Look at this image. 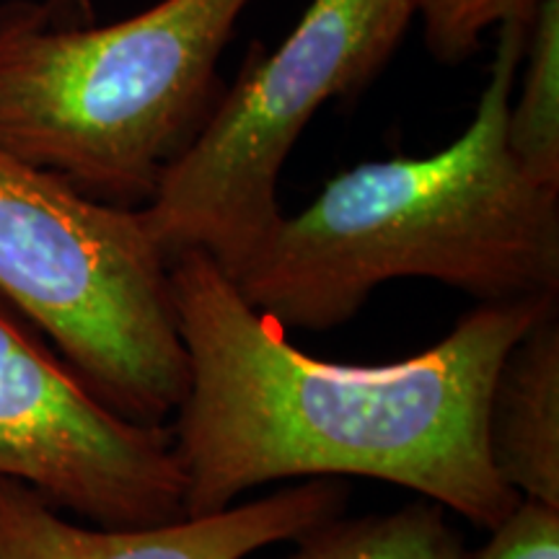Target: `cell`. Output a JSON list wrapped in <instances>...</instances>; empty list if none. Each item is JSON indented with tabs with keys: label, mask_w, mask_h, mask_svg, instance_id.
Returning a JSON list of instances; mask_svg holds the SVG:
<instances>
[{
	"label": "cell",
	"mask_w": 559,
	"mask_h": 559,
	"mask_svg": "<svg viewBox=\"0 0 559 559\" xmlns=\"http://www.w3.org/2000/svg\"><path fill=\"white\" fill-rule=\"evenodd\" d=\"M169 280L190 373L171 430L187 519L319 477L407 487L487 531L521 502L489 456V391L559 296L479 304L412 358L345 366L290 345L205 251L171 257Z\"/></svg>",
	"instance_id": "obj_1"
},
{
	"label": "cell",
	"mask_w": 559,
	"mask_h": 559,
	"mask_svg": "<svg viewBox=\"0 0 559 559\" xmlns=\"http://www.w3.org/2000/svg\"><path fill=\"white\" fill-rule=\"evenodd\" d=\"M526 24L498 26L464 132L430 156L366 160L296 215H280L230 272L254 309L290 330H332L391 280H436L479 304L559 296V190L510 153L508 109Z\"/></svg>",
	"instance_id": "obj_2"
},
{
	"label": "cell",
	"mask_w": 559,
	"mask_h": 559,
	"mask_svg": "<svg viewBox=\"0 0 559 559\" xmlns=\"http://www.w3.org/2000/svg\"><path fill=\"white\" fill-rule=\"evenodd\" d=\"M251 0H158L115 24L0 9V145L88 198L143 207L207 122Z\"/></svg>",
	"instance_id": "obj_3"
},
{
	"label": "cell",
	"mask_w": 559,
	"mask_h": 559,
	"mask_svg": "<svg viewBox=\"0 0 559 559\" xmlns=\"http://www.w3.org/2000/svg\"><path fill=\"white\" fill-rule=\"evenodd\" d=\"M0 298L120 415L164 425L187 394L169 260L140 207L94 200L0 145Z\"/></svg>",
	"instance_id": "obj_4"
},
{
	"label": "cell",
	"mask_w": 559,
	"mask_h": 559,
	"mask_svg": "<svg viewBox=\"0 0 559 559\" xmlns=\"http://www.w3.org/2000/svg\"><path fill=\"white\" fill-rule=\"evenodd\" d=\"M412 0H311L275 50L251 45L241 75L140 207L166 260L205 251L230 275L283 215L285 160L313 115L358 96L400 50Z\"/></svg>",
	"instance_id": "obj_5"
},
{
	"label": "cell",
	"mask_w": 559,
	"mask_h": 559,
	"mask_svg": "<svg viewBox=\"0 0 559 559\" xmlns=\"http://www.w3.org/2000/svg\"><path fill=\"white\" fill-rule=\"evenodd\" d=\"M0 477L109 528L187 519L171 430L120 415L0 304Z\"/></svg>",
	"instance_id": "obj_6"
},
{
	"label": "cell",
	"mask_w": 559,
	"mask_h": 559,
	"mask_svg": "<svg viewBox=\"0 0 559 559\" xmlns=\"http://www.w3.org/2000/svg\"><path fill=\"white\" fill-rule=\"evenodd\" d=\"M347 498L340 479H300L198 519L109 528L62 519L37 489L0 477V559H247L345 513Z\"/></svg>",
	"instance_id": "obj_7"
},
{
	"label": "cell",
	"mask_w": 559,
	"mask_h": 559,
	"mask_svg": "<svg viewBox=\"0 0 559 559\" xmlns=\"http://www.w3.org/2000/svg\"><path fill=\"white\" fill-rule=\"evenodd\" d=\"M487 443L521 500L559 510V306L508 349L489 391Z\"/></svg>",
	"instance_id": "obj_8"
},
{
	"label": "cell",
	"mask_w": 559,
	"mask_h": 559,
	"mask_svg": "<svg viewBox=\"0 0 559 559\" xmlns=\"http://www.w3.org/2000/svg\"><path fill=\"white\" fill-rule=\"evenodd\" d=\"M290 544L293 549L275 559H466L445 508L425 498L394 513L360 519L340 513Z\"/></svg>",
	"instance_id": "obj_9"
},
{
	"label": "cell",
	"mask_w": 559,
	"mask_h": 559,
	"mask_svg": "<svg viewBox=\"0 0 559 559\" xmlns=\"http://www.w3.org/2000/svg\"><path fill=\"white\" fill-rule=\"evenodd\" d=\"M523 81L508 109V145L521 169L559 190V0H539L523 34Z\"/></svg>",
	"instance_id": "obj_10"
},
{
	"label": "cell",
	"mask_w": 559,
	"mask_h": 559,
	"mask_svg": "<svg viewBox=\"0 0 559 559\" xmlns=\"http://www.w3.org/2000/svg\"><path fill=\"white\" fill-rule=\"evenodd\" d=\"M423 19L425 45L445 66L472 58L489 29L506 21L528 24L539 0H412Z\"/></svg>",
	"instance_id": "obj_11"
},
{
	"label": "cell",
	"mask_w": 559,
	"mask_h": 559,
	"mask_svg": "<svg viewBox=\"0 0 559 559\" xmlns=\"http://www.w3.org/2000/svg\"><path fill=\"white\" fill-rule=\"evenodd\" d=\"M466 559H559V510L521 500Z\"/></svg>",
	"instance_id": "obj_12"
},
{
	"label": "cell",
	"mask_w": 559,
	"mask_h": 559,
	"mask_svg": "<svg viewBox=\"0 0 559 559\" xmlns=\"http://www.w3.org/2000/svg\"><path fill=\"white\" fill-rule=\"evenodd\" d=\"M39 9L62 24H86L94 19V0H47Z\"/></svg>",
	"instance_id": "obj_13"
}]
</instances>
